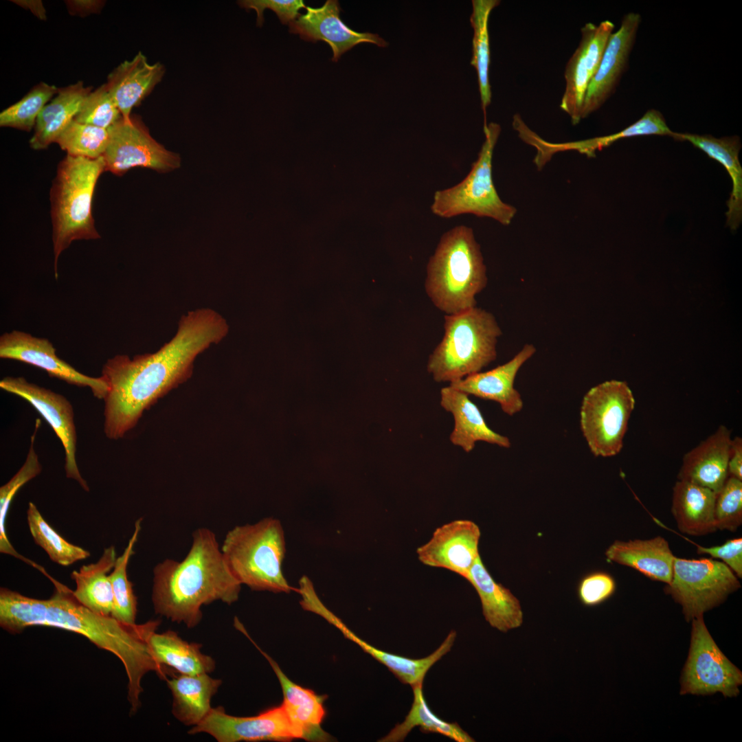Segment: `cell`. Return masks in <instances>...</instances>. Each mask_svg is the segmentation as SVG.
Returning a JSON list of instances; mask_svg holds the SVG:
<instances>
[{"label": "cell", "instance_id": "26", "mask_svg": "<svg viewBox=\"0 0 742 742\" xmlns=\"http://www.w3.org/2000/svg\"><path fill=\"white\" fill-rule=\"evenodd\" d=\"M609 561L633 568L651 580L669 584L673 555L668 542L657 536L649 539L616 540L605 551Z\"/></svg>", "mask_w": 742, "mask_h": 742}, {"label": "cell", "instance_id": "1", "mask_svg": "<svg viewBox=\"0 0 742 742\" xmlns=\"http://www.w3.org/2000/svg\"><path fill=\"white\" fill-rule=\"evenodd\" d=\"M228 331L221 315L198 308L181 317L175 335L157 351L109 359L102 370L109 386L104 398L106 437L117 440L133 429L145 410L190 378L197 356Z\"/></svg>", "mask_w": 742, "mask_h": 742}, {"label": "cell", "instance_id": "9", "mask_svg": "<svg viewBox=\"0 0 742 742\" xmlns=\"http://www.w3.org/2000/svg\"><path fill=\"white\" fill-rule=\"evenodd\" d=\"M635 403L632 392L624 381H605L585 394L581 407V427L595 456H614L621 451Z\"/></svg>", "mask_w": 742, "mask_h": 742}, {"label": "cell", "instance_id": "23", "mask_svg": "<svg viewBox=\"0 0 742 742\" xmlns=\"http://www.w3.org/2000/svg\"><path fill=\"white\" fill-rule=\"evenodd\" d=\"M731 431L724 425L686 453L678 480L687 481L717 493L728 477Z\"/></svg>", "mask_w": 742, "mask_h": 742}, {"label": "cell", "instance_id": "12", "mask_svg": "<svg viewBox=\"0 0 742 742\" xmlns=\"http://www.w3.org/2000/svg\"><path fill=\"white\" fill-rule=\"evenodd\" d=\"M107 131L109 142L102 155L105 171L121 176L136 167L167 172L180 166L179 155L155 140L136 115L122 117Z\"/></svg>", "mask_w": 742, "mask_h": 742}, {"label": "cell", "instance_id": "24", "mask_svg": "<svg viewBox=\"0 0 742 742\" xmlns=\"http://www.w3.org/2000/svg\"><path fill=\"white\" fill-rule=\"evenodd\" d=\"M270 664L280 682L282 693V703L293 726L297 739L312 741H328L330 736L322 730L321 724L326 710L325 696L318 695L311 689L292 682L278 664L244 633Z\"/></svg>", "mask_w": 742, "mask_h": 742}, {"label": "cell", "instance_id": "45", "mask_svg": "<svg viewBox=\"0 0 742 742\" xmlns=\"http://www.w3.org/2000/svg\"><path fill=\"white\" fill-rule=\"evenodd\" d=\"M238 4L242 8L256 11V24L260 27L263 25V13L266 9L273 11L281 23L286 25L299 17L301 8H306L302 0H242L238 1Z\"/></svg>", "mask_w": 742, "mask_h": 742}, {"label": "cell", "instance_id": "40", "mask_svg": "<svg viewBox=\"0 0 742 742\" xmlns=\"http://www.w3.org/2000/svg\"><path fill=\"white\" fill-rule=\"evenodd\" d=\"M59 88L41 82L34 85L20 100L0 113V126L30 131L43 107L56 95Z\"/></svg>", "mask_w": 742, "mask_h": 742}, {"label": "cell", "instance_id": "5", "mask_svg": "<svg viewBox=\"0 0 742 742\" xmlns=\"http://www.w3.org/2000/svg\"><path fill=\"white\" fill-rule=\"evenodd\" d=\"M105 171L103 157L89 159L69 155L58 164L51 191L55 276L60 254L74 240L98 239L92 215L97 181Z\"/></svg>", "mask_w": 742, "mask_h": 742}, {"label": "cell", "instance_id": "32", "mask_svg": "<svg viewBox=\"0 0 742 742\" xmlns=\"http://www.w3.org/2000/svg\"><path fill=\"white\" fill-rule=\"evenodd\" d=\"M172 695V713L181 723L194 726L210 712L211 700L222 684L208 673L175 675L167 679Z\"/></svg>", "mask_w": 742, "mask_h": 742}, {"label": "cell", "instance_id": "17", "mask_svg": "<svg viewBox=\"0 0 742 742\" xmlns=\"http://www.w3.org/2000/svg\"><path fill=\"white\" fill-rule=\"evenodd\" d=\"M480 535L473 521H452L437 528L431 538L418 548V559L424 565L447 569L466 578L480 556Z\"/></svg>", "mask_w": 742, "mask_h": 742}, {"label": "cell", "instance_id": "8", "mask_svg": "<svg viewBox=\"0 0 742 742\" xmlns=\"http://www.w3.org/2000/svg\"><path fill=\"white\" fill-rule=\"evenodd\" d=\"M500 132L497 123L484 126L485 140L470 172L459 183L434 193L431 210L435 215L449 218L471 214L504 225L511 223L517 210L500 199L492 176L493 150Z\"/></svg>", "mask_w": 742, "mask_h": 742}, {"label": "cell", "instance_id": "16", "mask_svg": "<svg viewBox=\"0 0 742 742\" xmlns=\"http://www.w3.org/2000/svg\"><path fill=\"white\" fill-rule=\"evenodd\" d=\"M0 357L13 359L43 369L52 377L80 387H88L98 398L104 399L109 386L102 376L85 375L56 354L52 344L45 338L33 337L19 330H12L0 337Z\"/></svg>", "mask_w": 742, "mask_h": 742}, {"label": "cell", "instance_id": "47", "mask_svg": "<svg viewBox=\"0 0 742 742\" xmlns=\"http://www.w3.org/2000/svg\"><path fill=\"white\" fill-rule=\"evenodd\" d=\"M65 2L69 14L85 17L92 14L100 13L106 1L101 0H67L65 1Z\"/></svg>", "mask_w": 742, "mask_h": 742}, {"label": "cell", "instance_id": "33", "mask_svg": "<svg viewBox=\"0 0 742 742\" xmlns=\"http://www.w3.org/2000/svg\"><path fill=\"white\" fill-rule=\"evenodd\" d=\"M116 559L115 547L111 546L104 549L97 562L82 565L71 574L76 585L73 591L75 598L84 606L100 615L111 616L113 595L109 574Z\"/></svg>", "mask_w": 742, "mask_h": 742}, {"label": "cell", "instance_id": "15", "mask_svg": "<svg viewBox=\"0 0 742 742\" xmlns=\"http://www.w3.org/2000/svg\"><path fill=\"white\" fill-rule=\"evenodd\" d=\"M614 24L605 20L596 25L586 23L581 28V39L568 60L565 70V88L560 107L571 118L573 125L582 120L585 95L599 66Z\"/></svg>", "mask_w": 742, "mask_h": 742}, {"label": "cell", "instance_id": "38", "mask_svg": "<svg viewBox=\"0 0 742 742\" xmlns=\"http://www.w3.org/2000/svg\"><path fill=\"white\" fill-rule=\"evenodd\" d=\"M27 519L35 543L46 552L54 562L67 566L90 556L88 550L68 542L56 532L43 519L32 502L28 504Z\"/></svg>", "mask_w": 742, "mask_h": 742}, {"label": "cell", "instance_id": "36", "mask_svg": "<svg viewBox=\"0 0 742 742\" xmlns=\"http://www.w3.org/2000/svg\"><path fill=\"white\" fill-rule=\"evenodd\" d=\"M498 0H473L470 22L473 29V55L471 65L477 74L482 108L486 122V111L491 101V91L488 78L490 47L488 23L493 8L499 4Z\"/></svg>", "mask_w": 742, "mask_h": 742}, {"label": "cell", "instance_id": "4", "mask_svg": "<svg viewBox=\"0 0 742 742\" xmlns=\"http://www.w3.org/2000/svg\"><path fill=\"white\" fill-rule=\"evenodd\" d=\"M486 267L472 228L456 226L440 238L427 265L425 292L446 315L477 306L476 296L486 286Z\"/></svg>", "mask_w": 742, "mask_h": 742}, {"label": "cell", "instance_id": "6", "mask_svg": "<svg viewBox=\"0 0 742 742\" xmlns=\"http://www.w3.org/2000/svg\"><path fill=\"white\" fill-rule=\"evenodd\" d=\"M502 335L495 317L480 307L445 315L444 335L429 356L427 372L435 381L449 383L480 372L496 359Z\"/></svg>", "mask_w": 742, "mask_h": 742}, {"label": "cell", "instance_id": "27", "mask_svg": "<svg viewBox=\"0 0 742 742\" xmlns=\"http://www.w3.org/2000/svg\"><path fill=\"white\" fill-rule=\"evenodd\" d=\"M477 592L485 620L502 631L519 627L523 611L519 600L508 588L495 581L480 556H478L465 578Z\"/></svg>", "mask_w": 742, "mask_h": 742}, {"label": "cell", "instance_id": "35", "mask_svg": "<svg viewBox=\"0 0 742 742\" xmlns=\"http://www.w3.org/2000/svg\"><path fill=\"white\" fill-rule=\"evenodd\" d=\"M412 689L413 702L405 720L396 724L380 741H403L416 726L420 728L422 732L440 734L457 742L475 741L457 723L445 721L431 711L425 701L423 686H415Z\"/></svg>", "mask_w": 742, "mask_h": 742}, {"label": "cell", "instance_id": "30", "mask_svg": "<svg viewBox=\"0 0 742 742\" xmlns=\"http://www.w3.org/2000/svg\"><path fill=\"white\" fill-rule=\"evenodd\" d=\"M717 493L683 480L673 489L671 512L678 529L691 536H702L717 530L715 505Z\"/></svg>", "mask_w": 742, "mask_h": 742}, {"label": "cell", "instance_id": "49", "mask_svg": "<svg viewBox=\"0 0 742 742\" xmlns=\"http://www.w3.org/2000/svg\"><path fill=\"white\" fill-rule=\"evenodd\" d=\"M14 3L21 8L29 10L38 19L45 21L47 19L46 10L41 0H12Z\"/></svg>", "mask_w": 742, "mask_h": 742}, {"label": "cell", "instance_id": "41", "mask_svg": "<svg viewBox=\"0 0 742 742\" xmlns=\"http://www.w3.org/2000/svg\"><path fill=\"white\" fill-rule=\"evenodd\" d=\"M109 142L107 129L72 120L56 141L67 155L97 159L103 155Z\"/></svg>", "mask_w": 742, "mask_h": 742}, {"label": "cell", "instance_id": "21", "mask_svg": "<svg viewBox=\"0 0 742 742\" xmlns=\"http://www.w3.org/2000/svg\"><path fill=\"white\" fill-rule=\"evenodd\" d=\"M673 133L662 114L655 109H650L638 121L614 134L580 141L555 143L546 141L530 131L526 134L524 142L536 149L534 164L538 170H541L554 154L560 152L576 150L587 157H594L597 150L608 147L620 139L642 135L672 137Z\"/></svg>", "mask_w": 742, "mask_h": 742}, {"label": "cell", "instance_id": "43", "mask_svg": "<svg viewBox=\"0 0 742 742\" xmlns=\"http://www.w3.org/2000/svg\"><path fill=\"white\" fill-rule=\"evenodd\" d=\"M717 530L734 532L742 524V480L728 475L717 493L715 505Z\"/></svg>", "mask_w": 742, "mask_h": 742}, {"label": "cell", "instance_id": "10", "mask_svg": "<svg viewBox=\"0 0 742 742\" xmlns=\"http://www.w3.org/2000/svg\"><path fill=\"white\" fill-rule=\"evenodd\" d=\"M740 587L738 577L723 562L675 556L672 580L664 591L682 606L688 621L719 605Z\"/></svg>", "mask_w": 742, "mask_h": 742}, {"label": "cell", "instance_id": "31", "mask_svg": "<svg viewBox=\"0 0 742 742\" xmlns=\"http://www.w3.org/2000/svg\"><path fill=\"white\" fill-rule=\"evenodd\" d=\"M92 87H86L82 81L59 88L56 95L43 107L30 139L34 150L47 148L74 120Z\"/></svg>", "mask_w": 742, "mask_h": 742}, {"label": "cell", "instance_id": "11", "mask_svg": "<svg viewBox=\"0 0 742 742\" xmlns=\"http://www.w3.org/2000/svg\"><path fill=\"white\" fill-rule=\"evenodd\" d=\"M690 646L681 678V695L721 693L735 697L742 684L741 671L723 653L700 616L692 619Z\"/></svg>", "mask_w": 742, "mask_h": 742}, {"label": "cell", "instance_id": "42", "mask_svg": "<svg viewBox=\"0 0 742 742\" xmlns=\"http://www.w3.org/2000/svg\"><path fill=\"white\" fill-rule=\"evenodd\" d=\"M121 117V113L104 83L87 95L74 120L108 129Z\"/></svg>", "mask_w": 742, "mask_h": 742}, {"label": "cell", "instance_id": "13", "mask_svg": "<svg viewBox=\"0 0 742 742\" xmlns=\"http://www.w3.org/2000/svg\"><path fill=\"white\" fill-rule=\"evenodd\" d=\"M188 732L206 733L218 742L290 741L297 739L282 704L251 717L229 715L222 706L212 708L204 719Z\"/></svg>", "mask_w": 742, "mask_h": 742}, {"label": "cell", "instance_id": "18", "mask_svg": "<svg viewBox=\"0 0 742 742\" xmlns=\"http://www.w3.org/2000/svg\"><path fill=\"white\" fill-rule=\"evenodd\" d=\"M638 13L625 14L619 29L607 41L598 69L587 87L582 119L597 111L615 91L627 65L640 23Z\"/></svg>", "mask_w": 742, "mask_h": 742}, {"label": "cell", "instance_id": "19", "mask_svg": "<svg viewBox=\"0 0 742 742\" xmlns=\"http://www.w3.org/2000/svg\"><path fill=\"white\" fill-rule=\"evenodd\" d=\"M306 10L304 14L289 24V32L299 34L306 41L327 43L333 50V62L359 43H370L381 47L388 45L378 34L358 32L344 23L339 16L340 7L337 0H327L319 8L307 6Z\"/></svg>", "mask_w": 742, "mask_h": 742}, {"label": "cell", "instance_id": "39", "mask_svg": "<svg viewBox=\"0 0 742 742\" xmlns=\"http://www.w3.org/2000/svg\"><path fill=\"white\" fill-rule=\"evenodd\" d=\"M40 424V420L36 419L35 429L31 437L30 449L24 464L10 481L0 488V552L21 559L30 565H32L34 562L19 554L10 543L5 531V519L10 503L16 492L23 485L41 472L42 467L34 449V442Z\"/></svg>", "mask_w": 742, "mask_h": 742}, {"label": "cell", "instance_id": "3", "mask_svg": "<svg viewBox=\"0 0 742 742\" xmlns=\"http://www.w3.org/2000/svg\"><path fill=\"white\" fill-rule=\"evenodd\" d=\"M240 583L230 572L215 534L201 528L192 534L186 557L167 559L153 570L152 601L156 614L193 628L201 621V607L216 600H238Z\"/></svg>", "mask_w": 742, "mask_h": 742}, {"label": "cell", "instance_id": "7", "mask_svg": "<svg viewBox=\"0 0 742 742\" xmlns=\"http://www.w3.org/2000/svg\"><path fill=\"white\" fill-rule=\"evenodd\" d=\"M221 550L234 576L253 590L289 593L296 589L284 576L285 539L279 520L267 517L236 526L226 534Z\"/></svg>", "mask_w": 742, "mask_h": 742}, {"label": "cell", "instance_id": "48", "mask_svg": "<svg viewBox=\"0 0 742 742\" xmlns=\"http://www.w3.org/2000/svg\"><path fill=\"white\" fill-rule=\"evenodd\" d=\"M728 475L742 480V439L736 436L731 440L728 465Z\"/></svg>", "mask_w": 742, "mask_h": 742}, {"label": "cell", "instance_id": "20", "mask_svg": "<svg viewBox=\"0 0 742 742\" xmlns=\"http://www.w3.org/2000/svg\"><path fill=\"white\" fill-rule=\"evenodd\" d=\"M535 352L533 344H525L508 362L491 370L469 375L449 385L468 395L497 402L505 414L512 416L523 408L521 395L514 387L516 375Z\"/></svg>", "mask_w": 742, "mask_h": 742}, {"label": "cell", "instance_id": "37", "mask_svg": "<svg viewBox=\"0 0 742 742\" xmlns=\"http://www.w3.org/2000/svg\"><path fill=\"white\" fill-rule=\"evenodd\" d=\"M142 519L137 520L134 532L123 553L117 557L112 572L109 574L113 595V607L111 616L126 624H136L137 598L133 589V584L127 576V566L133 554V548L141 530Z\"/></svg>", "mask_w": 742, "mask_h": 742}, {"label": "cell", "instance_id": "22", "mask_svg": "<svg viewBox=\"0 0 742 742\" xmlns=\"http://www.w3.org/2000/svg\"><path fill=\"white\" fill-rule=\"evenodd\" d=\"M166 73L160 63H150L139 52L131 60H125L107 76L108 91L120 110L122 117L128 120L133 108L141 104Z\"/></svg>", "mask_w": 742, "mask_h": 742}, {"label": "cell", "instance_id": "34", "mask_svg": "<svg viewBox=\"0 0 742 742\" xmlns=\"http://www.w3.org/2000/svg\"><path fill=\"white\" fill-rule=\"evenodd\" d=\"M148 643L158 662L179 674H209L215 669L214 660L201 652V644L184 640L173 631H155Z\"/></svg>", "mask_w": 742, "mask_h": 742}, {"label": "cell", "instance_id": "46", "mask_svg": "<svg viewBox=\"0 0 742 742\" xmlns=\"http://www.w3.org/2000/svg\"><path fill=\"white\" fill-rule=\"evenodd\" d=\"M697 553L722 560L738 578H742V538L729 539L721 546L712 547L697 545Z\"/></svg>", "mask_w": 742, "mask_h": 742}, {"label": "cell", "instance_id": "28", "mask_svg": "<svg viewBox=\"0 0 742 742\" xmlns=\"http://www.w3.org/2000/svg\"><path fill=\"white\" fill-rule=\"evenodd\" d=\"M327 622L337 628L343 635L356 643L364 652L385 665L397 679L412 688L423 686L425 677L431 667L450 651L456 638L452 630L439 647L429 655L414 659L379 649L357 636L333 613L326 618Z\"/></svg>", "mask_w": 742, "mask_h": 742}, {"label": "cell", "instance_id": "14", "mask_svg": "<svg viewBox=\"0 0 742 742\" xmlns=\"http://www.w3.org/2000/svg\"><path fill=\"white\" fill-rule=\"evenodd\" d=\"M0 387L26 400L49 423L64 447L67 477L76 480L84 490L89 491L76 462L77 436L70 402L64 396L29 383L23 377H5L0 381Z\"/></svg>", "mask_w": 742, "mask_h": 742}, {"label": "cell", "instance_id": "29", "mask_svg": "<svg viewBox=\"0 0 742 742\" xmlns=\"http://www.w3.org/2000/svg\"><path fill=\"white\" fill-rule=\"evenodd\" d=\"M677 140L687 141L720 163L728 172L732 189L728 201L727 225L737 229L742 219V167L739 159L741 142L738 136L716 138L710 135L673 133Z\"/></svg>", "mask_w": 742, "mask_h": 742}, {"label": "cell", "instance_id": "25", "mask_svg": "<svg viewBox=\"0 0 742 742\" xmlns=\"http://www.w3.org/2000/svg\"><path fill=\"white\" fill-rule=\"evenodd\" d=\"M469 396L450 385L440 390V405L454 419V427L449 437L451 443L466 453L471 452L478 441L510 447L509 438L487 425L480 410Z\"/></svg>", "mask_w": 742, "mask_h": 742}, {"label": "cell", "instance_id": "44", "mask_svg": "<svg viewBox=\"0 0 742 742\" xmlns=\"http://www.w3.org/2000/svg\"><path fill=\"white\" fill-rule=\"evenodd\" d=\"M616 582L608 573L596 572L587 574L580 581L577 594L585 606L598 605L609 599L616 591Z\"/></svg>", "mask_w": 742, "mask_h": 742}, {"label": "cell", "instance_id": "2", "mask_svg": "<svg viewBox=\"0 0 742 742\" xmlns=\"http://www.w3.org/2000/svg\"><path fill=\"white\" fill-rule=\"evenodd\" d=\"M55 587L48 599H36L11 589H0V625L10 633H19L27 627L47 626L82 635L100 649L106 650L122 662L128 677V699L135 713L141 703L143 676L150 671L163 679L172 671L160 664L150 647L148 640L156 631L159 620L128 625L112 616L98 614L81 604L73 591L49 578Z\"/></svg>", "mask_w": 742, "mask_h": 742}]
</instances>
